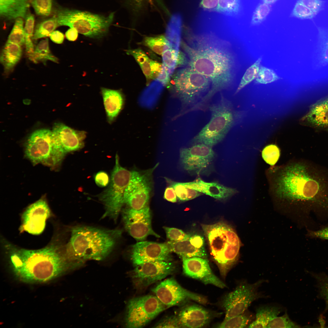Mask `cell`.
Listing matches in <instances>:
<instances>
[{
  "label": "cell",
  "instance_id": "6da1fadb",
  "mask_svg": "<svg viewBox=\"0 0 328 328\" xmlns=\"http://www.w3.org/2000/svg\"><path fill=\"white\" fill-rule=\"evenodd\" d=\"M275 194L301 207L309 227L314 224L312 215L328 219V169L310 161L290 163L275 177Z\"/></svg>",
  "mask_w": 328,
  "mask_h": 328
},
{
  "label": "cell",
  "instance_id": "7a4b0ae2",
  "mask_svg": "<svg viewBox=\"0 0 328 328\" xmlns=\"http://www.w3.org/2000/svg\"><path fill=\"white\" fill-rule=\"evenodd\" d=\"M181 42L187 65L211 81V89L206 99L231 85L234 77L235 63L229 43L211 33L190 34Z\"/></svg>",
  "mask_w": 328,
  "mask_h": 328
},
{
  "label": "cell",
  "instance_id": "3957f363",
  "mask_svg": "<svg viewBox=\"0 0 328 328\" xmlns=\"http://www.w3.org/2000/svg\"><path fill=\"white\" fill-rule=\"evenodd\" d=\"M4 245L15 275L24 282L49 281L61 275L69 264L65 251L56 243L36 250L19 248L8 242Z\"/></svg>",
  "mask_w": 328,
  "mask_h": 328
},
{
  "label": "cell",
  "instance_id": "277c9868",
  "mask_svg": "<svg viewBox=\"0 0 328 328\" xmlns=\"http://www.w3.org/2000/svg\"><path fill=\"white\" fill-rule=\"evenodd\" d=\"M119 229L108 230L80 226L73 227L65 253L69 261L102 260L111 253L121 236Z\"/></svg>",
  "mask_w": 328,
  "mask_h": 328
},
{
  "label": "cell",
  "instance_id": "5b68a950",
  "mask_svg": "<svg viewBox=\"0 0 328 328\" xmlns=\"http://www.w3.org/2000/svg\"><path fill=\"white\" fill-rule=\"evenodd\" d=\"M201 226L212 257L221 275L225 278L237 261L241 246L239 239L233 228L223 222L202 224Z\"/></svg>",
  "mask_w": 328,
  "mask_h": 328
},
{
  "label": "cell",
  "instance_id": "8992f818",
  "mask_svg": "<svg viewBox=\"0 0 328 328\" xmlns=\"http://www.w3.org/2000/svg\"><path fill=\"white\" fill-rule=\"evenodd\" d=\"M209 108L210 120L193 138L192 142L212 147L224 139L235 124L238 116L231 103L224 98Z\"/></svg>",
  "mask_w": 328,
  "mask_h": 328
},
{
  "label": "cell",
  "instance_id": "52a82bcc",
  "mask_svg": "<svg viewBox=\"0 0 328 328\" xmlns=\"http://www.w3.org/2000/svg\"><path fill=\"white\" fill-rule=\"evenodd\" d=\"M114 16L112 12L108 16L86 11L60 8L56 12L58 25L67 26L90 38H100L108 32Z\"/></svg>",
  "mask_w": 328,
  "mask_h": 328
},
{
  "label": "cell",
  "instance_id": "ba28073f",
  "mask_svg": "<svg viewBox=\"0 0 328 328\" xmlns=\"http://www.w3.org/2000/svg\"><path fill=\"white\" fill-rule=\"evenodd\" d=\"M174 81L176 91L187 105L196 103L207 92L208 94L211 88L209 78L188 66L179 67L177 70L174 76Z\"/></svg>",
  "mask_w": 328,
  "mask_h": 328
},
{
  "label": "cell",
  "instance_id": "9c48e42d",
  "mask_svg": "<svg viewBox=\"0 0 328 328\" xmlns=\"http://www.w3.org/2000/svg\"><path fill=\"white\" fill-rule=\"evenodd\" d=\"M131 171L121 166L117 155L112 172L110 184L100 196L105 211L102 218L109 217L116 221L124 203L125 190L129 181Z\"/></svg>",
  "mask_w": 328,
  "mask_h": 328
},
{
  "label": "cell",
  "instance_id": "30bf717a",
  "mask_svg": "<svg viewBox=\"0 0 328 328\" xmlns=\"http://www.w3.org/2000/svg\"><path fill=\"white\" fill-rule=\"evenodd\" d=\"M25 154L34 163L53 166L60 162L65 155L55 149L52 131L46 129L37 130L30 135L26 143Z\"/></svg>",
  "mask_w": 328,
  "mask_h": 328
},
{
  "label": "cell",
  "instance_id": "8fae6325",
  "mask_svg": "<svg viewBox=\"0 0 328 328\" xmlns=\"http://www.w3.org/2000/svg\"><path fill=\"white\" fill-rule=\"evenodd\" d=\"M166 308L155 296L149 295L132 299L127 305L126 326L129 328L143 327Z\"/></svg>",
  "mask_w": 328,
  "mask_h": 328
},
{
  "label": "cell",
  "instance_id": "7c38bea8",
  "mask_svg": "<svg viewBox=\"0 0 328 328\" xmlns=\"http://www.w3.org/2000/svg\"><path fill=\"white\" fill-rule=\"evenodd\" d=\"M262 282V280L253 284L244 282L227 294L222 302L225 311L224 319L244 313L252 302L260 296L257 289Z\"/></svg>",
  "mask_w": 328,
  "mask_h": 328
},
{
  "label": "cell",
  "instance_id": "4fadbf2b",
  "mask_svg": "<svg viewBox=\"0 0 328 328\" xmlns=\"http://www.w3.org/2000/svg\"><path fill=\"white\" fill-rule=\"evenodd\" d=\"M152 291L161 302L167 307L190 300L202 304H205L207 302L204 297L185 289L173 278H168L161 282Z\"/></svg>",
  "mask_w": 328,
  "mask_h": 328
},
{
  "label": "cell",
  "instance_id": "5bb4252c",
  "mask_svg": "<svg viewBox=\"0 0 328 328\" xmlns=\"http://www.w3.org/2000/svg\"><path fill=\"white\" fill-rule=\"evenodd\" d=\"M122 217L126 231L137 241H143L149 235L160 237L152 228L151 211L148 205L140 210L126 208L122 210Z\"/></svg>",
  "mask_w": 328,
  "mask_h": 328
},
{
  "label": "cell",
  "instance_id": "9a60e30c",
  "mask_svg": "<svg viewBox=\"0 0 328 328\" xmlns=\"http://www.w3.org/2000/svg\"><path fill=\"white\" fill-rule=\"evenodd\" d=\"M131 276L135 286L144 288L163 279L174 271V265L170 261H158L135 266Z\"/></svg>",
  "mask_w": 328,
  "mask_h": 328
},
{
  "label": "cell",
  "instance_id": "2e32d148",
  "mask_svg": "<svg viewBox=\"0 0 328 328\" xmlns=\"http://www.w3.org/2000/svg\"><path fill=\"white\" fill-rule=\"evenodd\" d=\"M215 156L212 147L201 143L183 148L180 151V159L183 168L188 171L197 173L207 168Z\"/></svg>",
  "mask_w": 328,
  "mask_h": 328
},
{
  "label": "cell",
  "instance_id": "e0dca14e",
  "mask_svg": "<svg viewBox=\"0 0 328 328\" xmlns=\"http://www.w3.org/2000/svg\"><path fill=\"white\" fill-rule=\"evenodd\" d=\"M51 215L46 201L39 200L29 206L22 214L20 231L35 235L41 234L45 228L47 220Z\"/></svg>",
  "mask_w": 328,
  "mask_h": 328
},
{
  "label": "cell",
  "instance_id": "ac0fdd59",
  "mask_svg": "<svg viewBox=\"0 0 328 328\" xmlns=\"http://www.w3.org/2000/svg\"><path fill=\"white\" fill-rule=\"evenodd\" d=\"M171 251L167 243L142 241L133 245L130 256L135 266L145 263L158 261H171Z\"/></svg>",
  "mask_w": 328,
  "mask_h": 328
},
{
  "label": "cell",
  "instance_id": "d6986e66",
  "mask_svg": "<svg viewBox=\"0 0 328 328\" xmlns=\"http://www.w3.org/2000/svg\"><path fill=\"white\" fill-rule=\"evenodd\" d=\"M181 27L180 15L178 14L173 15L166 27L162 54L163 64L170 69H174L176 66L181 44Z\"/></svg>",
  "mask_w": 328,
  "mask_h": 328
},
{
  "label": "cell",
  "instance_id": "ffe728a7",
  "mask_svg": "<svg viewBox=\"0 0 328 328\" xmlns=\"http://www.w3.org/2000/svg\"><path fill=\"white\" fill-rule=\"evenodd\" d=\"M52 133L53 145L66 153L82 148L87 134L84 131L75 130L60 123L54 124Z\"/></svg>",
  "mask_w": 328,
  "mask_h": 328
},
{
  "label": "cell",
  "instance_id": "44dd1931",
  "mask_svg": "<svg viewBox=\"0 0 328 328\" xmlns=\"http://www.w3.org/2000/svg\"><path fill=\"white\" fill-rule=\"evenodd\" d=\"M182 258L184 272L187 276L205 284H211L220 288L226 287L214 273L206 259L197 257Z\"/></svg>",
  "mask_w": 328,
  "mask_h": 328
},
{
  "label": "cell",
  "instance_id": "7402d4cb",
  "mask_svg": "<svg viewBox=\"0 0 328 328\" xmlns=\"http://www.w3.org/2000/svg\"><path fill=\"white\" fill-rule=\"evenodd\" d=\"M167 243L171 252L182 258L197 257L207 258L204 238L199 235L190 234L188 238L182 241H170Z\"/></svg>",
  "mask_w": 328,
  "mask_h": 328
},
{
  "label": "cell",
  "instance_id": "603a6c76",
  "mask_svg": "<svg viewBox=\"0 0 328 328\" xmlns=\"http://www.w3.org/2000/svg\"><path fill=\"white\" fill-rule=\"evenodd\" d=\"M177 316L180 328H200L209 323L213 315L201 306L192 305L182 309Z\"/></svg>",
  "mask_w": 328,
  "mask_h": 328
},
{
  "label": "cell",
  "instance_id": "cb8c5ba5",
  "mask_svg": "<svg viewBox=\"0 0 328 328\" xmlns=\"http://www.w3.org/2000/svg\"><path fill=\"white\" fill-rule=\"evenodd\" d=\"M183 183L187 187L219 200L227 199L237 192L236 190L234 188L217 183L206 182L200 178L193 182Z\"/></svg>",
  "mask_w": 328,
  "mask_h": 328
},
{
  "label": "cell",
  "instance_id": "d4e9b609",
  "mask_svg": "<svg viewBox=\"0 0 328 328\" xmlns=\"http://www.w3.org/2000/svg\"><path fill=\"white\" fill-rule=\"evenodd\" d=\"M101 91L107 121L111 124L122 108L124 104L123 95L119 90L101 87Z\"/></svg>",
  "mask_w": 328,
  "mask_h": 328
},
{
  "label": "cell",
  "instance_id": "484cf974",
  "mask_svg": "<svg viewBox=\"0 0 328 328\" xmlns=\"http://www.w3.org/2000/svg\"><path fill=\"white\" fill-rule=\"evenodd\" d=\"M126 53L134 57L147 80L157 78L161 71L162 64L150 59L140 49L127 50Z\"/></svg>",
  "mask_w": 328,
  "mask_h": 328
},
{
  "label": "cell",
  "instance_id": "4316f807",
  "mask_svg": "<svg viewBox=\"0 0 328 328\" xmlns=\"http://www.w3.org/2000/svg\"><path fill=\"white\" fill-rule=\"evenodd\" d=\"M29 6V0H0V15L7 20L25 19Z\"/></svg>",
  "mask_w": 328,
  "mask_h": 328
},
{
  "label": "cell",
  "instance_id": "83f0119b",
  "mask_svg": "<svg viewBox=\"0 0 328 328\" xmlns=\"http://www.w3.org/2000/svg\"><path fill=\"white\" fill-rule=\"evenodd\" d=\"M300 122L316 129L328 131V108L314 104Z\"/></svg>",
  "mask_w": 328,
  "mask_h": 328
},
{
  "label": "cell",
  "instance_id": "f1b7e54d",
  "mask_svg": "<svg viewBox=\"0 0 328 328\" xmlns=\"http://www.w3.org/2000/svg\"><path fill=\"white\" fill-rule=\"evenodd\" d=\"M22 51L21 46L6 42L2 49L0 57L4 72L8 74L11 71L21 58Z\"/></svg>",
  "mask_w": 328,
  "mask_h": 328
},
{
  "label": "cell",
  "instance_id": "f546056e",
  "mask_svg": "<svg viewBox=\"0 0 328 328\" xmlns=\"http://www.w3.org/2000/svg\"><path fill=\"white\" fill-rule=\"evenodd\" d=\"M280 312V309L277 306H260L257 309L255 321L250 324L248 327L267 328L270 321L277 316Z\"/></svg>",
  "mask_w": 328,
  "mask_h": 328
},
{
  "label": "cell",
  "instance_id": "4dcf8cb0",
  "mask_svg": "<svg viewBox=\"0 0 328 328\" xmlns=\"http://www.w3.org/2000/svg\"><path fill=\"white\" fill-rule=\"evenodd\" d=\"M29 59L35 63L39 61L45 63L48 60L56 63L58 62L57 58L53 55L50 52L48 38L43 39L39 43Z\"/></svg>",
  "mask_w": 328,
  "mask_h": 328
},
{
  "label": "cell",
  "instance_id": "1f68e13d",
  "mask_svg": "<svg viewBox=\"0 0 328 328\" xmlns=\"http://www.w3.org/2000/svg\"><path fill=\"white\" fill-rule=\"evenodd\" d=\"M26 22L24 27L25 44L27 54L30 59L32 56L34 49L32 42L34 33V17L30 14H27L25 18Z\"/></svg>",
  "mask_w": 328,
  "mask_h": 328
},
{
  "label": "cell",
  "instance_id": "d6a6232c",
  "mask_svg": "<svg viewBox=\"0 0 328 328\" xmlns=\"http://www.w3.org/2000/svg\"><path fill=\"white\" fill-rule=\"evenodd\" d=\"M58 26L55 16L41 22L36 26L32 37V39L47 37Z\"/></svg>",
  "mask_w": 328,
  "mask_h": 328
},
{
  "label": "cell",
  "instance_id": "836d02e7",
  "mask_svg": "<svg viewBox=\"0 0 328 328\" xmlns=\"http://www.w3.org/2000/svg\"><path fill=\"white\" fill-rule=\"evenodd\" d=\"M241 9L240 0H219L215 12L227 15H237Z\"/></svg>",
  "mask_w": 328,
  "mask_h": 328
},
{
  "label": "cell",
  "instance_id": "e575fe53",
  "mask_svg": "<svg viewBox=\"0 0 328 328\" xmlns=\"http://www.w3.org/2000/svg\"><path fill=\"white\" fill-rule=\"evenodd\" d=\"M171 186L174 189L177 198L182 201L192 200L201 195L200 192L186 187L183 183L172 182Z\"/></svg>",
  "mask_w": 328,
  "mask_h": 328
},
{
  "label": "cell",
  "instance_id": "d590c367",
  "mask_svg": "<svg viewBox=\"0 0 328 328\" xmlns=\"http://www.w3.org/2000/svg\"><path fill=\"white\" fill-rule=\"evenodd\" d=\"M7 42L18 44L21 46L25 43V36L22 18H18L15 21L8 38Z\"/></svg>",
  "mask_w": 328,
  "mask_h": 328
},
{
  "label": "cell",
  "instance_id": "8d00e7d4",
  "mask_svg": "<svg viewBox=\"0 0 328 328\" xmlns=\"http://www.w3.org/2000/svg\"><path fill=\"white\" fill-rule=\"evenodd\" d=\"M262 58L259 57L246 70L235 92L237 94L252 80L256 79L258 74Z\"/></svg>",
  "mask_w": 328,
  "mask_h": 328
},
{
  "label": "cell",
  "instance_id": "74e56055",
  "mask_svg": "<svg viewBox=\"0 0 328 328\" xmlns=\"http://www.w3.org/2000/svg\"><path fill=\"white\" fill-rule=\"evenodd\" d=\"M224 319L217 325L219 328H243L247 326L250 320V316L245 313Z\"/></svg>",
  "mask_w": 328,
  "mask_h": 328
},
{
  "label": "cell",
  "instance_id": "f35d334b",
  "mask_svg": "<svg viewBox=\"0 0 328 328\" xmlns=\"http://www.w3.org/2000/svg\"><path fill=\"white\" fill-rule=\"evenodd\" d=\"M165 43V37L163 35L155 37H145L143 44L155 53L162 55Z\"/></svg>",
  "mask_w": 328,
  "mask_h": 328
},
{
  "label": "cell",
  "instance_id": "ab89813d",
  "mask_svg": "<svg viewBox=\"0 0 328 328\" xmlns=\"http://www.w3.org/2000/svg\"><path fill=\"white\" fill-rule=\"evenodd\" d=\"M280 78L273 70L261 66L255 82L257 84H266L275 81Z\"/></svg>",
  "mask_w": 328,
  "mask_h": 328
},
{
  "label": "cell",
  "instance_id": "60d3db41",
  "mask_svg": "<svg viewBox=\"0 0 328 328\" xmlns=\"http://www.w3.org/2000/svg\"><path fill=\"white\" fill-rule=\"evenodd\" d=\"M320 42L319 45L320 61L323 64H328V29L318 27Z\"/></svg>",
  "mask_w": 328,
  "mask_h": 328
},
{
  "label": "cell",
  "instance_id": "b9f144b4",
  "mask_svg": "<svg viewBox=\"0 0 328 328\" xmlns=\"http://www.w3.org/2000/svg\"><path fill=\"white\" fill-rule=\"evenodd\" d=\"M269 5L264 2L259 4L254 11L251 18V24L257 25L264 21L270 11Z\"/></svg>",
  "mask_w": 328,
  "mask_h": 328
},
{
  "label": "cell",
  "instance_id": "7bdbcfd3",
  "mask_svg": "<svg viewBox=\"0 0 328 328\" xmlns=\"http://www.w3.org/2000/svg\"><path fill=\"white\" fill-rule=\"evenodd\" d=\"M280 155L279 148L276 145L271 144L266 146L262 152V156L267 163L274 165L278 160Z\"/></svg>",
  "mask_w": 328,
  "mask_h": 328
},
{
  "label": "cell",
  "instance_id": "ee69618b",
  "mask_svg": "<svg viewBox=\"0 0 328 328\" xmlns=\"http://www.w3.org/2000/svg\"><path fill=\"white\" fill-rule=\"evenodd\" d=\"M316 15L299 0L296 3L291 16L301 19H313Z\"/></svg>",
  "mask_w": 328,
  "mask_h": 328
},
{
  "label": "cell",
  "instance_id": "f6af8a7d",
  "mask_svg": "<svg viewBox=\"0 0 328 328\" xmlns=\"http://www.w3.org/2000/svg\"><path fill=\"white\" fill-rule=\"evenodd\" d=\"M32 5L36 14L46 16L51 12L52 0H32Z\"/></svg>",
  "mask_w": 328,
  "mask_h": 328
},
{
  "label": "cell",
  "instance_id": "bcb514c9",
  "mask_svg": "<svg viewBox=\"0 0 328 328\" xmlns=\"http://www.w3.org/2000/svg\"><path fill=\"white\" fill-rule=\"evenodd\" d=\"M299 326L292 321L286 313L282 316H277L268 324L267 328H299Z\"/></svg>",
  "mask_w": 328,
  "mask_h": 328
},
{
  "label": "cell",
  "instance_id": "7dc6e473",
  "mask_svg": "<svg viewBox=\"0 0 328 328\" xmlns=\"http://www.w3.org/2000/svg\"><path fill=\"white\" fill-rule=\"evenodd\" d=\"M167 238L171 241L177 242L182 241L188 238L190 235L181 230L174 227H163Z\"/></svg>",
  "mask_w": 328,
  "mask_h": 328
},
{
  "label": "cell",
  "instance_id": "c3c4849f",
  "mask_svg": "<svg viewBox=\"0 0 328 328\" xmlns=\"http://www.w3.org/2000/svg\"><path fill=\"white\" fill-rule=\"evenodd\" d=\"M318 285L319 294L328 307V276L324 274H314Z\"/></svg>",
  "mask_w": 328,
  "mask_h": 328
},
{
  "label": "cell",
  "instance_id": "681fc988",
  "mask_svg": "<svg viewBox=\"0 0 328 328\" xmlns=\"http://www.w3.org/2000/svg\"><path fill=\"white\" fill-rule=\"evenodd\" d=\"M316 15L324 9L325 1L323 0H299Z\"/></svg>",
  "mask_w": 328,
  "mask_h": 328
},
{
  "label": "cell",
  "instance_id": "f907efd6",
  "mask_svg": "<svg viewBox=\"0 0 328 328\" xmlns=\"http://www.w3.org/2000/svg\"><path fill=\"white\" fill-rule=\"evenodd\" d=\"M158 328H180L177 316L167 317L158 323L154 327Z\"/></svg>",
  "mask_w": 328,
  "mask_h": 328
},
{
  "label": "cell",
  "instance_id": "816d5d0a",
  "mask_svg": "<svg viewBox=\"0 0 328 328\" xmlns=\"http://www.w3.org/2000/svg\"><path fill=\"white\" fill-rule=\"evenodd\" d=\"M307 236L311 238L328 240V225L316 230L308 229Z\"/></svg>",
  "mask_w": 328,
  "mask_h": 328
},
{
  "label": "cell",
  "instance_id": "f5cc1de1",
  "mask_svg": "<svg viewBox=\"0 0 328 328\" xmlns=\"http://www.w3.org/2000/svg\"><path fill=\"white\" fill-rule=\"evenodd\" d=\"M132 5L136 10H140L146 3H154L159 5L161 7L164 6L162 0H130Z\"/></svg>",
  "mask_w": 328,
  "mask_h": 328
},
{
  "label": "cell",
  "instance_id": "db71d44e",
  "mask_svg": "<svg viewBox=\"0 0 328 328\" xmlns=\"http://www.w3.org/2000/svg\"><path fill=\"white\" fill-rule=\"evenodd\" d=\"M171 76L168 69L162 64L161 71L156 79L163 86H166L169 83Z\"/></svg>",
  "mask_w": 328,
  "mask_h": 328
},
{
  "label": "cell",
  "instance_id": "11a10c76",
  "mask_svg": "<svg viewBox=\"0 0 328 328\" xmlns=\"http://www.w3.org/2000/svg\"><path fill=\"white\" fill-rule=\"evenodd\" d=\"M219 0H200V7L204 10L214 11L217 8Z\"/></svg>",
  "mask_w": 328,
  "mask_h": 328
},
{
  "label": "cell",
  "instance_id": "9f6ffc18",
  "mask_svg": "<svg viewBox=\"0 0 328 328\" xmlns=\"http://www.w3.org/2000/svg\"><path fill=\"white\" fill-rule=\"evenodd\" d=\"M164 198L167 200L172 203L176 202L177 197L173 188L170 186L167 187L165 190L164 195Z\"/></svg>",
  "mask_w": 328,
  "mask_h": 328
},
{
  "label": "cell",
  "instance_id": "6f0895ef",
  "mask_svg": "<svg viewBox=\"0 0 328 328\" xmlns=\"http://www.w3.org/2000/svg\"><path fill=\"white\" fill-rule=\"evenodd\" d=\"M95 181L97 185L99 186H105L108 183V176L107 173L104 172H100L95 176Z\"/></svg>",
  "mask_w": 328,
  "mask_h": 328
},
{
  "label": "cell",
  "instance_id": "680465c9",
  "mask_svg": "<svg viewBox=\"0 0 328 328\" xmlns=\"http://www.w3.org/2000/svg\"><path fill=\"white\" fill-rule=\"evenodd\" d=\"M49 36L51 40L57 44L62 43L64 38V34L58 30L53 31L50 34Z\"/></svg>",
  "mask_w": 328,
  "mask_h": 328
},
{
  "label": "cell",
  "instance_id": "91938a15",
  "mask_svg": "<svg viewBox=\"0 0 328 328\" xmlns=\"http://www.w3.org/2000/svg\"><path fill=\"white\" fill-rule=\"evenodd\" d=\"M78 33L77 30L75 29L70 28L65 33L66 38L70 41H75L77 38Z\"/></svg>",
  "mask_w": 328,
  "mask_h": 328
},
{
  "label": "cell",
  "instance_id": "94428289",
  "mask_svg": "<svg viewBox=\"0 0 328 328\" xmlns=\"http://www.w3.org/2000/svg\"><path fill=\"white\" fill-rule=\"evenodd\" d=\"M315 104L328 108V96L318 101Z\"/></svg>",
  "mask_w": 328,
  "mask_h": 328
},
{
  "label": "cell",
  "instance_id": "6125c7cd",
  "mask_svg": "<svg viewBox=\"0 0 328 328\" xmlns=\"http://www.w3.org/2000/svg\"><path fill=\"white\" fill-rule=\"evenodd\" d=\"M277 0H263V2L270 5L274 3Z\"/></svg>",
  "mask_w": 328,
  "mask_h": 328
},
{
  "label": "cell",
  "instance_id": "be15d7a7",
  "mask_svg": "<svg viewBox=\"0 0 328 328\" xmlns=\"http://www.w3.org/2000/svg\"><path fill=\"white\" fill-rule=\"evenodd\" d=\"M323 320V319L321 316H320V318L319 319V321L320 323V326L321 327H324V326H325V323L324 322L325 321Z\"/></svg>",
  "mask_w": 328,
  "mask_h": 328
}]
</instances>
